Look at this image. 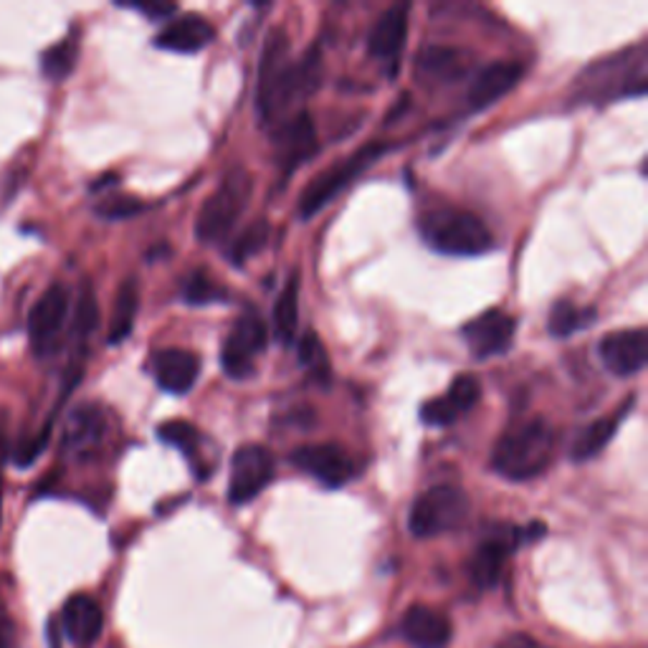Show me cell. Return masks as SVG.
Segmentation results:
<instances>
[{
	"label": "cell",
	"mask_w": 648,
	"mask_h": 648,
	"mask_svg": "<svg viewBox=\"0 0 648 648\" xmlns=\"http://www.w3.org/2000/svg\"><path fill=\"white\" fill-rule=\"evenodd\" d=\"M322 80V61L317 51H309L299 61L292 59V46L284 28H274L264 38L259 61V84H256V114L267 127L286 122V112L296 99L309 97Z\"/></svg>",
	"instance_id": "obj_1"
},
{
	"label": "cell",
	"mask_w": 648,
	"mask_h": 648,
	"mask_svg": "<svg viewBox=\"0 0 648 648\" xmlns=\"http://www.w3.org/2000/svg\"><path fill=\"white\" fill-rule=\"evenodd\" d=\"M558 433L545 418H529L502 433L491 451V468L510 481H533L548 472Z\"/></svg>",
	"instance_id": "obj_2"
},
{
	"label": "cell",
	"mask_w": 648,
	"mask_h": 648,
	"mask_svg": "<svg viewBox=\"0 0 648 648\" xmlns=\"http://www.w3.org/2000/svg\"><path fill=\"white\" fill-rule=\"evenodd\" d=\"M418 233L424 244L447 256H481L494 248V236L487 223L472 210L441 206L418 218Z\"/></svg>",
	"instance_id": "obj_3"
},
{
	"label": "cell",
	"mask_w": 648,
	"mask_h": 648,
	"mask_svg": "<svg viewBox=\"0 0 648 648\" xmlns=\"http://www.w3.org/2000/svg\"><path fill=\"white\" fill-rule=\"evenodd\" d=\"M252 193L254 175L241 166L231 168L216 185V191L208 195V200L203 203L200 213L195 218V239L200 244L213 246L229 236L239 218L244 216Z\"/></svg>",
	"instance_id": "obj_4"
},
{
	"label": "cell",
	"mask_w": 648,
	"mask_h": 648,
	"mask_svg": "<svg viewBox=\"0 0 648 648\" xmlns=\"http://www.w3.org/2000/svg\"><path fill=\"white\" fill-rule=\"evenodd\" d=\"M468 512H472V499L462 487L436 484L413 502L408 512V529L413 537H420V540L456 533L468 519Z\"/></svg>",
	"instance_id": "obj_5"
},
{
	"label": "cell",
	"mask_w": 648,
	"mask_h": 648,
	"mask_svg": "<svg viewBox=\"0 0 648 648\" xmlns=\"http://www.w3.org/2000/svg\"><path fill=\"white\" fill-rule=\"evenodd\" d=\"M386 152H388L386 143H370V145L360 147L357 152L350 155V158L340 160L338 166L325 170L322 175H317L315 181L309 183L307 191L302 193L299 216L311 218V216H317L319 210H325L342 191H347V187L353 185L357 178L365 173V170L372 168Z\"/></svg>",
	"instance_id": "obj_6"
},
{
	"label": "cell",
	"mask_w": 648,
	"mask_h": 648,
	"mask_svg": "<svg viewBox=\"0 0 648 648\" xmlns=\"http://www.w3.org/2000/svg\"><path fill=\"white\" fill-rule=\"evenodd\" d=\"M267 325L254 309H246L233 322L221 347V368L231 380H246L256 372V357L267 353Z\"/></svg>",
	"instance_id": "obj_7"
},
{
	"label": "cell",
	"mask_w": 648,
	"mask_h": 648,
	"mask_svg": "<svg viewBox=\"0 0 648 648\" xmlns=\"http://www.w3.org/2000/svg\"><path fill=\"white\" fill-rule=\"evenodd\" d=\"M69 311H72V294L64 284H51L38 296L34 309L28 311V338L38 357L51 355L59 347L61 332L66 330L69 322Z\"/></svg>",
	"instance_id": "obj_8"
},
{
	"label": "cell",
	"mask_w": 648,
	"mask_h": 648,
	"mask_svg": "<svg viewBox=\"0 0 648 648\" xmlns=\"http://www.w3.org/2000/svg\"><path fill=\"white\" fill-rule=\"evenodd\" d=\"M277 474V459L267 447L248 443L241 447L231 459V476H229V502L231 504H248L269 487Z\"/></svg>",
	"instance_id": "obj_9"
},
{
	"label": "cell",
	"mask_w": 648,
	"mask_h": 648,
	"mask_svg": "<svg viewBox=\"0 0 648 648\" xmlns=\"http://www.w3.org/2000/svg\"><path fill=\"white\" fill-rule=\"evenodd\" d=\"M292 464L327 489H340L355 479L357 464L340 443H307L292 454Z\"/></svg>",
	"instance_id": "obj_10"
},
{
	"label": "cell",
	"mask_w": 648,
	"mask_h": 648,
	"mask_svg": "<svg viewBox=\"0 0 648 648\" xmlns=\"http://www.w3.org/2000/svg\"><path fill=\"white\" fill-rule=\"evenodd\" d=\"M464 340L476 360L504 355L512 347L517 319L502 309H489L464 325Z\"/></svg>",
	"instance_id": "obj_11"
},
{
	"label": "cell",
	"mask_w": 648,
	"mask_h": 648,
	"mask_svg": "<svg viewBox=\"0 0 648 648\" xmlns=\"http://www.w3.org/2000/svg\"><path fill=\"white\" fill-rule=\"evenodd\" d=\"M274 143H277V166L284 170V173H294L302 162L315 158L319 150L317 143V130L315 122H311L309 112H296L286 117V122H281L274 130Z\"/></svg>",
	"instance_id": "obj_12"
},
{
	"label": "cell",
	"mask_w": 648,
	"mask_h": 648,
	"mask_svg": "<svg viewBox=\"0 0 648 648\" xmlns=\"http://www.w3.org/2000/svg\"><path fill=\"white\" fill-rule=\"evenodd\" d=\"M479 401H481V380L472 372H464L451 382L447 395L433 398V401L424 403V408H420V420L433 428H449L454 426L464 413L472 411Z\"/></svg>",
	"instance_id": "obj_13"
},
{
	"label": "cell",
	"mask_w": 648,
	"mask_h": 648,
	"mask_svg": "<svg viewBox=\"0 0 648 648\" xmlns=\"http://www.w3.org/2000/svg\"><path fill=\"white\" fill-rule=\"evenodd\" d=\"M598 355L608 370L619 378H631L641 372L648 360V332L644 327L636 330H619L606 334L598 345Z\"/></svg>",
	"instance_id": "obj_14"
},
{
	"label": "cell",
	"mask_w": 648,
	"mask_h": 648,
	"mask_svg": "<svg viewBox=\"0 0 648 648\" xmlns=\"http://www.w3.org/2000/svg\"><path fill=\"white\" fill-rule=\"evenodd\" d=\"M107 433V420L99 405L82 403L69 413L64 436H61V447L64 454L72 459H89L94 451L101 447Z\"/></svg>",
	"instance_id": "obj_15"
},
{
	"label": "cell",
	"mask_w": 648,
	"mask_h": 648,
	"mask_svg": "<svg viewBox=\"0 0 648 648\" xmlns=\"http://www.w3.org/2000/svg\"><path fill=\"white\" fill-rule=\"evenodd\" d=\"M401 634L413 648H447L454 638V626L436 608L411 606L401 619Z\"/></svg>",
	"instance_id": "obj_16"
},
{
	"label": "cell",
	"mask_w": 648,
	"mask_h": 648,
	"mask_svg": "<svg viewBox=\"0 0 648 648\" xmlns=\"http://www.w3.org/2000/svg\"><path fill=\"white\" fill-rule=\"evenodd\" d=\"M213 38V23L198 13H185L166 23V28L155 36V46L170 53H198L208 49Z\"/></svg>",
	"instance_id": "obj_17"
},
{
	"label": "cell",
	"mask_w": 648,
	"mask_h": 648,
	"mask_svg": "<svg viewBox=\"0 0 648 648\" xmlns=\"http://www.w3.org/2000/svg\"><path fill=\"white\" fill-rule=\"evenodd\" d=\"M155 382L160 390L173 395L191 393L195 382L200 378V357L193 350L170 347L155 355L152 360Z\"/></svg>",
	"instance_id": "obj_18"
},
{
	"label": "cell",
	"mask_w": 648,
	"mask_h": 648,
	"mask_svg": "<svg viewBox=\"0 0 648 648\" xmlns=\"http://www.w3.org/2000/svg\"><path fill=\"white\" fill-rule=\"evenodd\" d=\"M522 76H525V66L517 64V61H494V64L484 66L481 72L474 76L472 87H468V107L487 109L497 105L504 94H510L517 87Z\"/></svg>",
	"instance_id": "obj_19"
},
{
	"label": "cell",
	"mask_w": 648,
	"mask_h": 648,
	"mask_svg": "<svg viewBox=\"0 0 648 648\" xmlns=\"http://www.w3.org/2000/svg\"><path fill=\"white\" fill-rule=\"evenodd\" d=\"M517 542H519L517 529H510V533L504 535H491L487 540H481L472 562H468V575H472V583L476 588L489 590L502 580L506 555H510V550Z\"/></svg>",
	"instance_id": "obj_20"
},
{
	"label": "cell",
	"mask_w": 648,
	"mask_h": 648,
	"mask_svg": "<svg viewBox=\"0 0 648 648\" xmlns=\"http://www.w3.org/2000/svg\"><path fill=\"white\" fill-rule=\"evenodd\" d=\"M408 11L411 8L403 3L393 5L375 21L368 36L370 57L386 61V64L398 61L405 49V41H408Z\"/></svg>",
	"instance_id": "obj_21"
},
{
	"label": "cell",
	"mask_w": 648,
	"mask_h": 648,
	"mask_svg": "<svg viewBox=\"0 0 648 648\" xmlns=\"http://www.w3.org/2000/svg\"><path fill=\"white\" fill-rule=\"evenodd\" d=\"M61 626H64L69 641L80 648H87L97 644L101 631H105V613H101L97 600L80 592V596L66 600L64 611H61Z\"/></svg>",
	"instance_id": "obj_22"
},
{
	"label": "cell",
	"mask_w": 648,
	"mask_h": 648,
	"mask_svg": "<svg viewBox=\"0 0 648 648\" xmlns=\"http://www.w3.org/2000/svg\"><path fill=\"white\" fill-rule=\"evenodd\" d=\"M464 53L451 46H426L416 57V74L428 84H449L464 74Z\"/></svg>",
	"instance_id": "obj_23"
},
{
	"label": "cell",
	"mask_w": 648,
	"mask_h": 648,
	"mask_svg": "<svg viewBox=\"0 0 648 648\" xmlns=\"http://www.w3.org/2000/svg\"><path fill=\"white\" fill-rule=\"evenodd\" d=\"M139 309V289L135 279H124L120 289H117L112 317H109V332L107 342L112 347L122 345L124 340L130 338L132 330H135V319Z\"/></svg>",
	"instance_id": "obj_24"
},
{
	"label": "cell",
	"mask_w": 648,
	"mask_h": 648,
	"mask_svg": "<svg viewBox=\"0 0 648 648\" xmlns=\"http://www.w3.org/2000/svg\"><path fill=\"white\" fill-rule=\"evenodd\" d=\"M299 330V274H292L274 304V338L289 347Z\"/></svg>",
	"instance_id": "obj_25"
},
{
	"label": "cell",
	"mask_w": 648,
	"mask_h": 648,
	"mask_svg": "<svg viewBox=\"0 0 648 648\" xmlns=\"http://www.w3.org/2000/svg\"><path fill=\"white\" fill-rule=\"evenodd\" d=\"M623 413H626V408H623L619 416H603V418L592 420V424L585 426L583 431L575 436V441H573L575 462H588V459H596L600 451H606L608 443L613 441L615 431H619Z\"/></svg>",
	"instance_id": "obj_26"
},
{
	"label": "cell",
	"mask_w": 648,
	"mask_h": 648,
	"mask_svg": "<svg viewBox=\"0 0 648 648\" xmlns=\"http://www.w3.org/2000/svg\"><path fill=\"white\" fill-rule=\"evenodd\" d=\"M596 315L598 311L592 307H577L575 302L560 299L552 304V309H550L548 330L552 338H558V340L573 338L575 332H580V330H585V327H590L592 322H596Z\"/></svg>",
	"instance_id": "obj_27"
},
{
	"label": "cell",
	"mask_w": 648,
	"mask_h": 648,
	"mask_svg": "<svg viewBox=\"0 0 648 648\" xmlns=\"http://www.w3.org/2000/svg\"><path fill=\"white\" fill-rule=\"evenodd\" d=\"M76 59H80V38L76 34H69L41 53V74L53 84L64 82L76 69Z\"/></svg>",
	"instance_id": "obj_28"
},
{
	"label": "cell",
	"mask_w": 648,
	"mask_h": 648,
	"mask_svg": "<svg viewBox=\"0 0 648 648\" xmlns=\"http://www.w3.org/2000/svg\"><path fill=\"white\" fill-rule=\"evenodd\" d=\"M99 325V304L97 296H94V289L89 284L82 286L80 299H76V307L72 311V338L76 347L87 345V340L94 334Z\"/></svg>",
	"instance_id": "obj_29"
},
{
	"label": "cell",
	"mask_w": 648,
	"mask_h": 648,
	"mask_svg": "<svg viewBox=\"0 0 648 648\" xmlns=\"http://www.w3.org/2000/svg\"><path fill=\"white\" fill-rule=\"evenodd\" d=\"M183 299L191 307H208L213 302L229 299V292L223 286H218V281L208 271L195 269L183 281Z\"/></svg>",
	"instance_id": "obj_30"
},
{
	"label": "cell",
	"mask_w": 648,
	"mask_h": 648,
	"mask_svg": "<svg viewBox=\"0 0 648 648\" xmlns=\"http://www.w3.org/2000/svg\"><path fill=\"white\" fill-rule=\"evenodd\" d=\"M299 363L315 380L330 382V357H327V350L315 332H304V338L299 340Z\"/></svg>",
	"instance_id": "obj_31"
},
{
	"label": "cell",
	"mask_w": 648,
	"mask_h": 648,
	"mask_svg": "<svg viewBox=\"0 0 648 648\" xmlns=\"http://www.w3.org/2000/svg\"><path fill=\"white\" fill-rule=\"evenodd\" d=\"M269 233H271V225L269 221H254L248 229L241 233V236L231 244V252H229V259L236 264V267H244L248 259H254L256 254L261 252L264 246H267L269 241Z\"/></svg>",
	"instance_id": "obj_32"
},
{
	"label": "cell",
	"mask_w": 648,
	"mask_h": 648,
	"mask_svg": "<svg viewBox=\"0 0 648 648\" xmlns=\"http://www.w3.org/2000/svg\"><path fill=\"white\" fill-rule=\"evenodd\" d=\"M158 436H160V441L181 449L187 456H191L200 443L198 428H195L193 424H187V420H168V424H162L158 428Z\"/></svg>",
	"instance_id": "obj_33"
},
{
	"label": "cell",
	"mask_w": 648,
	"mask_h": 648,
	"mask_svg": "<svg viewBox=\"0 0 648 648\" xmlns=\"http://www.w3.org/2000/svg\"><path fill=\"white\" fill-rule=\"evenodd\" d=\"M145 203L132 198V195H112V198H105L97 206V216L105 218V221H127V218L143 213Z\"/></svg>",
	"instance_id": "obj_34"
},
{
	"label": "cell",
	"mask_w": 648,
	"mask_h": 648,
	"mask_svg": "<svg viewBox=\"0 0 648 648\" xmlns=\"http://www.w3.org/2000/svg\"><path fill=\"white\" fill-rule=\"evenodd\" d=\"M124 8H132V11L147 15L150 21H168L170 15L178 13V5L173 3H132Z\"/></svg>",
	"instance_id": "obj_35"
},
{
	"label": "cell",
	"mask_w": 648,
	"mask_h": 648,
	"mask_svg": "<svg viewBox=\"0 0 648 648\" xmlns=\"http://www.w3.org/2000/svg\"><path fill=\"white\" fill-rule=\"evenodd\" d=\"M497 648H552V646L537 641V638L529 634H510L497 644Z\"/></svg>",
	"instance_id": "obj_36"
},
{
	"label": "cell",
	"mask_w": 648,
	"mask_h": 648,
	"mask_svg": "<svg viewBox=\"0 0 648 648\" xmlns=\"http://www.w3.org/2000/svg\"><path fill=\"white\" fill-rule=\"evenodd\" d=\"M11 454V413L0 405V462Z\"/></svg>",
	"instance_id": "obj_37"
},
{
	"label": "cell",
	"mask_w": 648,
	"mask_h": 648,
	"mask_svg": "<svg viewBox=\"0 0 648 648\" xmlns=\"http://www.w3.org/2000/svg\"><path fill=\"white\" fill-rule=\"evenodd\" d=\"M13 644V623L8 619H0V648H11Z\"/></svg>",
	"instance_id": "obj_38"
},
{
	"label": "cell",
	"mask_w": 648,
	"mask_h": 648,
	"mask_svg": "<svg viewBox=\"0 0 648 648\" xmlns=\"http://www.w3.org/2000/svg\"><path fill=\"white\" fill-rule=\"evenodd\" d=\"M0 517H3V479H0Z\"/></svg>",
	"instance_id": "obj_39"
}]
</instances>
